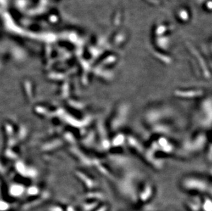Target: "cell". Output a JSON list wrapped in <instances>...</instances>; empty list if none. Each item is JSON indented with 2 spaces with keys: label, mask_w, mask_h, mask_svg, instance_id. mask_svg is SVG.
I'll return each mask as SVG.
<instances>
[{
  "label": "cell",
  "mask_w": 212,
  "mask_h": 211,
  "mask_svg": "<svg viewBox=\"0 0 212 211\" xmlns=\"http://www.w3.org/2000/svg\"><path fill=\"white\" fill-rule=\"evenodd\" d=\"M154 186L149 181H146L139 186L137 193L138 202L147 203L153 197L154 193Z\"/></svg>",
  "instance_id": "10"
},
{
  "label": "cell",
  "mask_w": 212,
  "mask_h": 211,
  "mask_svg": "<svg viewBox=\"0 0 212 211\" xmlns=\"http://www.w3.org/2000/svg\"><path fill=\"white\" fill-rule=\"evenodd\" d=\"M212 157V148H211V143L209 142L208 147L207 148V159L208 160V162L211 163V158Z\"/></svg>",
  "instance_id": "20"
},
{
  "label": "cell",
  "mask_w": 212,
  "mask_h": 211,
  "mask_svg": "<svg viewBox=\"0 0 212 211\" xmlns=\"http://www.w3.org/2000/svg\"><path fill=\"white\" fill-rule=\"evenodd\" d=\"M198 121L201 127L207 129L211 128L212 101L211 96L202 98L198 108Z\"/></svg>",
  "instance_id": "6"
},
{
  "label": "cell",
  "mask_w": 212,
  "mask_h": 211,
  "mask_svg": "<svg viewBox=\"0 0 212 211\" xmlns=\"http://www.w3.org/2000/svg\"><path fill=\"white\" fill-rule=\"evenodd\" d=\"M175 110L164 103L148 106L143 113V120L148 127L159 123L168 121L175 115Z\"/></svg>",
  "instance_id": "2"
},
{
  "label": "cell",
  "mask_w": 212,
  "mask_h": 211,
  "mask_svg": "<svg viewBox=\"0 0 212 211\" xmlns=\"http://www.w3.org/2000/svg\"><path fill=\"white\" fill-rule=\"evenodd\" d=\"M130 103L127 101H120L115 106L107 123L108 132L115 134L120 131L129 121L130 112Z\"/></svg>",
  "instance_id": "3"
},
{
  "label": "cell",
  "mask_w": 212,
  "mask_h": 211,
  "mask_svg": "<svg viewBox=\"0 0 212 211\" xmlns=\"http://www.w3.org/2000/svg\"><path fill=\"white\" fill-rule=\"evenodd\" d=\"M201 204H202V200L200 199V197L194 196L186 202V206L189 211H200L201 209Z\"/></svg>",
  "instance_id": "17"
},
{
  "label": "cell",
  "mask_w": 212,
  "mask_h": 211,
  "mask_svg": "<svg viewBox=\"0 0 212 211\" xmlns=\"http://www.w3.org/2000/svg\"><path fill=\"white\" fill-rule=\"evenodd\" d=\"M92 167L96 168L100 174L105 178H107L110 180H115L113 173L111 171L109 167L107 164L103 163V161L97 158H92Z\"/></svg>",
  "instance_id": "13"
},
{
  "label": "cell",
  "mask_w": 212,
  "mask_h": 211,
  "mask_svg": "<svg viewBox=\"0 0 212 211\" xmlns=\"http://www.w3.org/2000/svg\"><path fill=\"white\" fill-rule=\"evenodd\" d=\"M97 142V138L96 131L94 129L87 130V133L84 135V138L82 139V143L87 149H91L96 146Z\"/></svg>",
  "instance_id": "15"
},
{
  "label": "cell",
  "mask_w": 212,
  "mask_h": 211,
  "mask_svg": "<svg viewBox=\"0 0 212 211\" xmlns=\"http://www.w3.org/2000/svg\"><path fill=\"white\" fill-rule=\"evenodd\" d=\"M111 148H118L126 144V134L118 132L114 134L112 139H110Z\"/></svg>",
  "instance_id": "16"
},
{
  "label": "cell",
  "mask_w": 212,
  "mask_h": 211,
  "mask_svg": "<svg viewBox=\"0 0 212 211\" xmlns=\"http://www.w3.org/2000/svg\"><path fill=\"white\" fill-rule=\"evenodd\" d=\"M150 130L152 134H156L159 136L168 137L174 133V126L168 121L159 123L150 126Z\"/></svg>",
  "instance_id": "11"
},
{
  "label": "cell",
  "mask_w": 212,
  "mask_h": 211,
  "mask_svg": "<svg viewBox=\"0 0 212 211\" xmlns=\"http://www.w3.org/2000/svg\"><path fill=\"white\" fill-rule=\"evenodd\" d=\"M107 160L111 165L123 171L130 168L131 164V159L129 156L121 153H108Z\"/></svg>",
  "instance_id": "7"
},
{
  "label": "cell",
  "mask_w": 212,
  "mask_h": 211,
  "mask_svg": "<svg viewBox=\"0 0 212 211\" xmlns=\"http://www.w3.org/2000/svg\"><path fill=\"white\" fill-rule=\"evenodd\" d=\"M207 137L205 132H198L184 140L181 149L185 153L194 154L202 152L207 146Z\"/></svg>",
  "instance_id": "5"
},
{
  "label": "cell",
  "mask_w": 212,
  "mask_h": 211,
  "mask_svg": "<svg viewBox=\"0 0 212 211\" xmlns=\"http://www.w3.org/2000/svg\"><path fill=\"white\" fill-rule=\"evenodd\" d=\"M201 209H203L204 211H211V201L210 197L207 196L202 200Z\"/></svg>",
  "instance_id": "19"
},
{
  "label": "cell",
  "mask_w": 212,
  "mask_h": 211,
  "mask_svg": "<svg viewBox=\"0 0 212 211\" xmlns=\"http://www.w3.org/2000/svg\"><path fill=\"white\" fill-rule=\"evenodd\" d=\"M157 153L154 151L152 150L150 148H147L142 154V157L146 163L149 166L153 167L156 170H161L164 168L165 164V160L164 158H161L157 156Z\"/></svg>",
  "instance_id": "8"
},
{
  "label": "cell",
  "mask_w": 212,
  "mask_h": 211,
  "mask_svg": "<svg viewBox=\"0 0 212 211\" xmlns=\"http://www.w3.org/2000/svg\"><path fill=\"white\" fill-rule=\"evenodd\" d=\"M85 198L87 200H91V201H97L102 200L104 199V194L101 192L97 191H89L85 195Z\"/></svg>",
  "instance_id": "18"
},
{
  "label": "cell",
  "mask_w": 212,
  "mask_h": 211,
  "mask_svg": "<svg viewBox=\"0 0 212 211\" xmlns=\"http://www.w3.org/2000/svg\"><path fill=\"white\" fill-rule=\"evenodd\" d=\"M132 153L139 156H142L146 149L142 142L133 134H126V144Z\"/></svg>",
  "instance_id": "12"
},
{
  "label": "cell",
  "mask_w": 212,
  "mask_h": 211,
  "mask_svg": "<svg viewBox=\"0 0 212 211\" xmlns=\"http://www.w3.org/2000/svg\"><path fill=\"white\" fill-rule=\"evenodd\" d=\"M179 186L184 191L196 195L211 193V183L200 175H185L180 180Z\"/></svg>",
  "instance_id": "4"
},
{
  "label": "cell",
  "mask_w": 212,
  "mask_h": 211,
  "mask_svg": "<svg viewBox=\"0 0 212 211\" xmlns=\"http://www.w3.org/2000/svg\"><path fill=\"white\" fill-rule=\"evenodd\" d=\"M140 175L139 172L134 169L130 168L124 170L123 174L119 178L114 180L118 191L124 197L132 202H138L137 193L139 179Z\"/></svg>",
  "instance_id": "1"
},
{
  "label": "cell",
  "mask_w": 212,
  "mask_h": 211,
  "mask_svg": "<svg viewBox=\"0 0 212 211\" xmlns=\"http://www.w3.org/2000/svg\"><path fill=\"white\" fill-rule=\"evenodd\" d=\"M76 175L80 181L83 182L88 191H93L94 189L96 188L98 186V183L96 180L83 171H76Z\"/></svg>",
  "instance_id": "14"
},
{
  "label": "cell",
  "mask_w": 212,
  "mask_h": 211,
  "mask_svg": "<svg viewBox=\"0 0 212 211\" xmlns=\"http://www.w3.org/2000/svg\"><path fill=\"white\" fill-rule=\"evenodd\" d=\"M173 95L175 97L183 100H196L205 97V92L199 89H178L174 90Z\"/></svg>",
  "instance_id": "9"
}]
</instances>
